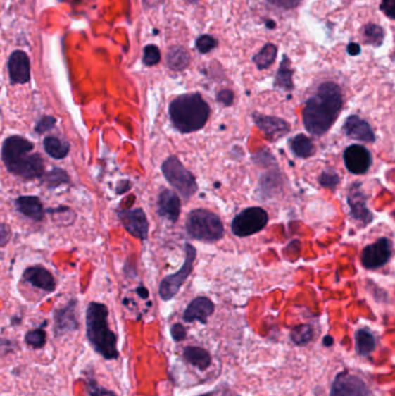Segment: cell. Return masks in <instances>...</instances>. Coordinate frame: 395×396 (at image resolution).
Here are the masks:
<instances>
[{
	"label": "cell",
	"mask_w": 395,
	"mask_h": 396,
	"mask_svg": "<svg viewBox=\"0 0 395 396\" xmlns=\"http://www.w3.org/2000/svg\"><path fill=\"white\" fill-rule=\"evenodd\" d=\"M341 108L340 87L334 82H323L305 104L303 111L305 129L313 136H322L335 123Z\"/></svg>",
	"instance_id": "obj_1"
},
{
	"label": "cell",
	"mask_w": 395,
	"mask_h": 396,
	"mask_svg": "<svg viewBox=\"0 0 395 396\" xmlns=\"http://www.w3.org/2000/svg\"><path fill=\"white\" fill-rule=\"evenodd\" d=\"M34 145L20 136H11L3 144V161L8 169L25 180L41 178L44 173L43 159L33 153Z\"/></svg>",
	"instance_id": "obj_2"
},
{
	"label": "cell",
	"mask_w": 395,
	"mask_h": 396,
	"mask_svg": "<svg viewBox=\"0 0 395 396\" xmlns=\"http://www.w3.org/2000/svg\"><path fill=\"white\" fill-rule=\"evenodd\" d=\"M86 334L89 343L106 359H118V338L109 328L108 309L104 304L91 302L86 312Z\"/></svg>",
	"instance_id": "obj_3"
},
{
	"label": "cell",
	"mask_w": 395,
	"mask_h": 396,
	"mask_svg": "<svg viewBox=\"0 0 395 396\" xmlns=\"http://www.w3.org/2000/svg\"><path fill=\"white\" fill-rule=\"evenodd\" d=\"M210 108L199 94L180 95L170 104V117L181 132L199 130L209 118Z\"/></svg>",
	"instance_id": "obj_4"
},
{
	"label": "cell",
	"mask_w": 395,
	"mask_h": 396,
	"mask_svg": "<svg viewBox=\"0 0 395 396\" xmlns=\"http://www.w3.org/2000/svg\"><path fill=\"white\" fill-rule=\"evenodd\" d=\"M186 228L193 239L206 242L219 240L224 234V226L220 218L204 209H197L190 212Z\"/></svg>",
	"instance_id": "obj_5"
},
{
	"label": "cell",
	"mask_w": 395,
	"mask_h": 396,
	"mask_svg": "<svg viewBox=\"0 0 395 396\" xmlns=\"http://www.w3.org/2000/svg\"><path fill=\"white\" fill-rule=\"evenodd\" d=\"M163 174L170 185L184 198H190L197 190L196 180L177 156H170L163 165Z\"/></svg>",
	"instance_id": "obj_6"
},
{
	"label": "cell",
	"mask_w": 395,
	"mask_h": 396,
	"mask_svg": "<svg viewBox=\"0 0 395 396\" xmlns=\"http://www.w3.org/2000/svg\"><path fill=\"white\" fill-rule=\"evenodd\" d=\"M267 224L268 214L262 208L253 206L235 216L231 228L237 237H249L263 230Z\"/></svg>",
	"instance_id": "obj_7"
},
{
	"label": "cell",
	"mask_w": 395,
	"mask_h": 396,
	"mask_svg": "<svg viewBox=\"0 0 395 396\" xmlns=\"http://www.w3.org/2000/svg\"><path fill=\"white\" fill-rule=\"evenodd\" d=\"M195 259H196V250L193 246L186 245V260L183 262L182 268L177 273L163 278V282H161L159 293H161V297L163 300H170L179 292L183 283L186 282L187 278L193 271Z\"/></svg>",
	"instance_id": "obj_8"
},
{
	"label": "cell",
	"mask_w": 395,
	"mask_h": 396,
	"mask_svg": "<svg viewBox=\"0 0 395 396\" xmlns=\"http://www.w3.org/2000/svg\"><path fill=\"white\" fill-rule=\"evenodd\" d=\"M330 396H370V390L362 378L343 371L335 377Z\"/></svg>",
	"instance_id": "obj_9"
},
{
	"label": "cell",
	"mask_w": 395,
	"mask_h": 396,
	"mask_svg": "<svg viewBox=\"0 0 395 396\" xmlns=\"http://www.w3.org/2000/svg\"><path fill=\"white\" fill-rule=\"evenodd\" d=\"M392 242L387 237H380L376 242L366 246L362 252V264L366 269H379L392 257Z\"/></svg>",
	"instance_id": "obj_10"
},
{
	"label": "cell",
	"mask_w": 395,
	"mask_h": 396,
	"mask_svg": "<svg viewBox=\"0 0 395 396\" xmlns=\"http://www.w3.org/2000/svg\"><path fill=\"white\" fill-rule=\"evenodd\" d=\"M346 201L350 206V217L358 221L359 224L368 225L373 221V215L366 204L368 198H366L365 192L362 190L360 183H353L350 187Z\"/></svg>",
	"instance_id": "obj_11"
},
{
	"label": "cell",
	"mask_w": 395,
	"mask_h": 396,
	"mask_svg": "<svg viewBox=\"0 0 395 396\" xmlns=\"http://www.w3.org/2000/svg\"><path fill=\"white\" fill-rule=\"evenodd\" d=\"M346 168L353 174L362 175L369 171L372 165V156L369 149L362 145H351L343 153Z\"/></svg>",
	"instance_id": "obj_12"
},
{
	"label": "cell",
	"mask_w": 395,
	"mask_h": 396,
	"mask_svg": "<svg viewBox=\"0 0 395 396\" xmlns=\"http://www.w3.org/2000/svg\"><path fill=\"white\" fill-rule=\"evenodd\" d=\"M118 218L131 235L145 240L149 233V223L146 216L142 209H132V210H121L118 212Z\"/></svg>",
	"instance_id": "obj_13"
},
{
	"label": "cell",
	"mask_w": 395,
	"mask_h": 396,
	"mask_svg": "<svg viewBox=\"0 0 395 396\" xmlns=\"http://www.w3.org/2000/svg\"><path fill=\"white\" fill-rule=\"evenodd\" d=\"M253 120H254L256 127L270 140H280L290 131L289 123L278 117L267 116V115L254 113Z\"/></svg>",
	"instance_id": "obj_14"
},
{
	"label": "cell",
	"mask_w": 395,
	"mask_h": 396,
	"mask_svg": "<svg viewBox=\"0 0 395 396\" xmlns=\"http://www.w3.org/2000/svg\"><path fill=\"white\" fill-rule=\"evenodd\" d=\"M343 131L346 136L353 140H359L364 143H373L376 136L373 133L372 128L365 120H363L357 115H351L346 118L343 125Z\"/></svg>",
	"instance_id": "obj_15"
},
{
	"label": "cell",
	"mask_w": 395,
	"mask_h": 396,
	"mask_svg": "<svg viewBox=\"0 0 395 396\" xmlns=\"http://www.w3.org/2000/svg\"><path fill=\"white\" fill-rule=\"evenodd\" d=\"M78 329V316H77V302H71L55 312V334L57 336L71 333Z\"/></svg>",
	"instance_id": "obj_16"
},
{
	"label": "cell",
	"mask_w": 395,
	"mask_h": 396,
	"mask_svg": "<svg viewBox=\"0 0 395 396\" xmlns=\"http://www.w3.org/2000/svg\"><path fill=\"white\" fill-rule=\"evenodd\" d=\"M215 312L213 302L206 297H197L190 302L183 313V320L186 322L199 321L206 325L208 318Z\"/></svg>",
	"instance_id": "obj_17"
},
{
	"label": "cell",
	"mask_w": 395,
	"mask_h": 396,
	"mask_svg": "<svg viewBox=\"0 0 395 396\" xmlns=\"http://www.w3.org/2000/svg\"><path fill=\"white\" fill-rule=\"evenodd\" d=\"M8 73L13 84H26L30 82V64L26 52L14 51L8 59Z\"/></svg>",
	"instance_id": "obj_18"
},
{
	"label": "cell",
	"mask_w": 395,
	"mask_h": 396,
	"mask_svg": "<svg viewBox=\"0 0 395 396\" xmlns=\"http://www.w3.org/2000/svg\"><path fill=\"white\" fill-rule=\"evenodd\" d=\"M181 211V202L175 192L172 190H163L158 197V214L167 221L175 223Z\"/></svg>",
	"instance_id": "obj_19"
},
{
	"label": "cell",
	"mask_w": 395,
	"mask_h": 396,
	"mask_svg": "<svg viewBox=\"0 0 395 396\" xmlns=\"http://www.w3.org/2000/svg\"><path fill=\"white\" fill-rule=\"evenodd\" d=\"M23 278L35 287H39L43 291H48V292H53L56 287L53 275L42 266L28 268L23 273Z\"/></svg>",
	"instance_id": "obj_20"
},
{
	"label": "cell",
	"mask_w": 395,
	"mask_h": 396,
	"mask_svg": "<svg viewBox=\"0 0 395 396\" xmlns=\"http://www.w3.org/2000/svg\"><path fill=\"white\" fill-rule=\"evenodd\" d=\"M15 206L18 211L34 221H41L44 217L42 203L36 196H21L15 201Z\"/></svg>",
	"instance_id": "obj_21"
},
{
	"label": "cell",
	"mask_w": 395,
	"mask_h": 396,
	"mask_svg": "<svg viewBox=\"0 0 395 396\" xmlns=\"http://www.w3.org/2000/svg\"><path fill=\"white\" fill-rule=\"evenodd\" d=\"M183 358L201 371H206L211 365V354L203 347H187L183 350Z\"/></svg>",
	"instance_id": "obj_22"
},
{
	"label": "cell",
	"mask_w": 395,
	"mask_h": 396,
	"mask_svg": "<svg viewBox=\"0 0 395 396\" xmlns=\"http://www.w3.org/2000/svg\"><path fill=\"white\" fill-rule=\"evenodd\" d=\"M355 342H356L357 354L362 357L369 356L376 349V338L366 329H358L356 331Z\"/></svg>",
	"instance_id": "obj_23"
},
{
	"label": "cell",
	"mask_w": 395,
	"mask_h": 396,
	"mask_svg": "<svg viewBox=\"0 0 395 396\" xmlns=\"http://www.w3.org/2000/svg\"><path fill=\"white\" fill-rule=\"evenodd\" d=\"M290 147L296 156L303 158V159L310 158L315 152V147H314L312 140L303 133L291 138Z\"/></svg>",
	"instance_id": "obj_24"
},
{
	"label": "cell",
	"mask_w": 395,
	"mask_h": 396,
	"mask_svg": "<svg viewBox=\"0 0 395 396\" xmlns=\"http://www.w3.org/2000/svg\"><path fill=\"white\" fill-rule=\"evenodd\" d=\"M189 54L181 47L172 48L167 55V66H170L172 70H175V71L184 70L187 66H189Z\"/></svg>",
	"instance_id": "obj_25"
},
{
	"label": "cell",
	"mask_w": 395,
	"mask_h": 396,
	"mask_svg": "<svg viewBox=\"0 0 395 396\" xmlns=\"http://www.w3.org/2000/svg\"><path fill=\"white\" fill-rule=\"evenodd\" d=\"M44 149L54 159H63L68 156L70 151L69 143L62 142V140L56 138V137H46L44 140Z\"/></svg>",
	"instance_id": "obj_26"
},
{
	"label": "cell",
	"mask_w": 395,
	"mask_h": 396,
	"mask_svg": "<svg viewBox=\"0 0 395 396\" xmlns=\"http://www.w3.org/2000/svg\"><path fill=\"white\" fill-rule=\"evenodd\" d=\"M275 86L284 91H291L294 88V82H292V70L290 68V61L287 57L282 61L281 66L278 70L276 80H275Z\"/></svg>",
	"instance_id": "obj_27"
},
{
	"label": "cell",
	"mask_w": 395,
	"mask_h": 396,
	"mask_svg": "<svg viewBox=\"0 0 395 396\" xmlns=\"http://www.w3.org/2000/svg\"><path fill=\"white\" fill-rule=\"evenodd\" d=\"M290 338L294 345L305 347L313 340V327L311 325L297 326L291 330Z\"/></svg>",
	"instance_id": "obj_28"
},
{
	"label": "cell",
	"mask_w": 395,
	"mask_h": 396,
	"mask_svg": "<svg viewBox=\"0 0 395 396\" xmlns=\"http://www.w3.org/2000/svg\"><path fill=\"white\" fill-rule=\"evenodd\" d=\"M276 55H277V47L269 43L262 48L258 55H255L254 63L260 70H263L269 68L275 62Z\"/></svg>",
	"instance_id": "obj_29"
},
{
	"label": "cell",
	"mask_w": 395,
	"mask_h": 396,
	"mask_svg": "<svg viewBox=\"0 0 395 396\" xmlns=\"http://www.w3.org/2000/svg\"><path fill=\"white\" fill-rule=\"evenodd\" d=\"M363 39L368 44L376 47L382 46V41H384V30L382 27L369 23L363 30Z\"/></svg>",
	"instance_id": "obj_30"
},
{
	"label": "cell",
	"mask_w": 395,
	"mask_h": 396,
	"mask_svg": "<svg viewBox=\"0 0 395 396\" xmlns=\"http://www.w3.org/2000/svg\"><path fill=\"white\" fill-rule=\"evenodd\" d=\"M44 182L49 188H55V187H58L65 182H69V175L63 169H53L44 175Z\"/></svg>",
	"instance_id": "obj_31"
},
{
	"label": "cell",
	"mask_w": 395,
	"mask_h": 396,
	"mask_svg": "<svg viewBox=\"0 0 395 396\" xmlns=\"http://www.w3.org/2000/svg\"><path fill=\"white\" fill-rule=\"evenodd\" d=\"M25 341H26L27 345L34 347V349H41V347L46 345V331L43 330V329H34V330H30V333H27L26 336H25Z\"/></svg>",
	"instance_id": "obj_32"
},
{
	"label": "cell",
	"mask_w": 395,
	"mask_h": 396,
	"mask_svg": "<svg viewBox=\"0 0 395 396\" xmlns=\"http://www.w3.org/2000/svg\"><path fill=\"white\" fill-rule=\"evenodd\" d=\"M319 183L322 185L323 188L335 189L340 183V176L332 169L325 171L319 176Z\"/></svg>",
	"instance_id": "obj_33"
},
{
	"label": "cell",
	"mask_w": 395,
	"mask_h": 396,
	"mask_svg": "<svg viewBox=\"0 0 395 396\" xmlns=\"http://www.w3.org/2000/svg\"><path fill=\"white\" fill-rule=\"evenodd\" d=\"M161 61V51L157 47L151 44L144 49L143 62L149 66H153Z\"/></svg>",
	"instance_id": "obj_34"
},
{
	"label": "cell",
	"mask_w": 395,
	"mask_h": 396,
	"mask_svg": "<svg viewBox=\"0 0 395 396\" xmlns=\"http://www.w3.org/2000/svg\"><path fill=\"white\" fill-rule=\"evenodd\" d=\"M217 47V39L213 36L202 35L196 41V48L201 54H208Z\"/></svg>",
	"instance_id": "obj_35"
},
{
	"label": "cell",
	"mask_w": 395,
	"mask_h": 396,
	"mask_svg": "<svg viewBox=\"0 0 395 396\" xmlns=\"http://www.w3.org/2000/svg\"><path fill=\"white\" fill-rule=\"evenodd\" d=\"M87 390L89 396H116L114 392L106 390L105 387L98 385L94 378H89L87 380Z\"/></svg>",
	"instance_id": "obj_36"
},
{
	"label": "cell",
	"mask_w": 395,
	"mask_h": 396,
	"mask_svg": "<svg viewBox=\"0 0 395 396\" xmlns=\"http://www.w3.org/2000/svg\"><path fill=\"white\" fill-rule=\"evenodd\" d=\"M56 120L53 116H46L39 120L36 124L35 131L37 133H44L51 130L55 127Z\"/></svg>",
	"instance_id": "obj_37"
},
{
	"label": "cell",
	"mask_w": 395,
	"mask_h": 396,
	"mask_svg": "<svg viewBox=\"0 0 395 396\" xmlns=\"http://www.w3.org/2000/svg\"><path fill=\"white\" fill-rule=\"evenodd\" d=\"M170 335L173 338L174 341L180 342L183 341L187 336V330L181 323H175V325L170 328Z\"/></svg>",
	"instance_id": "obj_38"
},
{
	"label": "cell",
	"mask_w": 395,
	"mask_h": 396,
	"mask_svg": "<svg viewBox=\"0 0 395 396\" xmlns=\"http://www.w3.org/2000/svg\"><path fill=\"white\" fill-rule=\"evenodd\" d=\"M380 10L391 18L395 20V0H382L380 4Z\"/></svg>",
	"instance_id": "obj_39"
},
{
	"label": "cell",
	"mask_w": 395,
	"mask_h": 396,
	"mask_svg": "<svg viewBox=\"0 0 395 396\" xmlns=\"http://www.w3.org/2000/svg\"><path fill=\"white\" fill-rule=\"evenodd\" d=\"M269 3L272 4L275 6L280 7V8H284V10H290L297 7L301 3V0H268Z\"/></svg>",
	"instance_id": "obj_40"
},
{
	"label": "cell",
	"mask_w": 395,
	"mask_h": 396,
	"mask_svg": "<svg viewBox=\"0 0 395 396\" xmlns=\"http://www.w3.org/2000/svg\"><path fill=\"white\" fill-rule=\"evenodd\" d=\"M233 97L232 92L230 89H224V91H220L217 95V100L220 102V104H224V106H231L233 104Z\"/></svg>",
	"instance_id": "obj_41"
},
{
	"label": "cell",
	"mask_w": 395,
	"mask_h": 396,
	"mask_svg": "<svg viewBox=\"0 0 395 396\" xmlns=\"http://www.w3.org/2000/svg\"><path fill=\"white\" fill-rule=\"evenodd\" d=\"M346 51L349 52V55L351 56L359 55V52H360V46L357 44V43H350Z\"/></svg>",
	"instance_id": "obj_42"
},
{
	"label": "cell",
	"mask_w": 395,
	"mask_h": 396,
	"mask_svg": "<svg viewBox=\"0 0 395 396\" xmlns=\"http://www.w3.org/2000/svg\"><path fill=\"white\" fill-rule=\"evenodd\" d=\"M8 235H10V230H7L6 225H3L1 226V246L6 245L8 237H10Z\"/></svg>",
	"instance_id": "obj_43"
},
{
	"label": "cell",
	"mask_w": 395,
	"mask_h": 396,
	"mask_svg": "<svg viewBox=\"0 0 395 396\" xmlns=\"http://www.w3.org/2000/svg\"><path fill=\"white\" fill-rule=\"evenodd\" d=\"M137 293L138 295H139V297H141V298L143 299L149 298V291H147V290L145 289V287H143V286H141V287H138Z\"/></svg>",
	"instance_id": "obj_44"
},
{
	"label": "cell",
	"mask_w": 395,
	"mask_h": 396,
	"mask_svg": "<svg viewBox=\"0 0 395 396\" xmlns=\"http://www.w3.org/2000/svg\"><path fill=\"white\" fill-rule=\"evenodd\" d=\"M323 345H326V347L333 345V338L326 336V338H323Z\"/></svg>",
	"instance_id": "obj_45"
},
{
	"label": "cell",
	"mask_w": 395,
	"mask_h": 396,
	"mask_svg": "<svg viewBox=\"0 0 395 396\" xmlns=\"http://www.w3.org/2000/svg\"><path fill=\"white\" fill-rule=\"evenodd\" d=\"M267 26H268V28H274L275 23H272V21H269V23H267Z\"/></svg>",
	"instance_id": "obj_46"
},
{
	"label": "cell",
	"mask_w": 395,
	"mask_h": 396,
	"mask_svg": "<svg viewBox=\"0 0 395 396\" xmlns=\"http://www.w3.org/2000/svg\"><path fill=\"white\" fill-rule=\"evenodd\" d=\"M199 396H211L210 394H204V395H199Z\"/></svg>",
	"instance_id": "obj_47"
}]
</instances>
